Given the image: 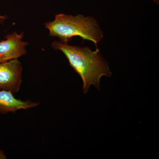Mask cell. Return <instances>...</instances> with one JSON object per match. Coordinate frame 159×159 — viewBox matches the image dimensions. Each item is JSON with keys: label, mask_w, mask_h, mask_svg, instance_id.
<instances>
[{"label": "cell", "mask_w": 159, "mask_h": 159, "mask_svg": "<svg viewBox=\"0 0 159 159\" xmlns=\"http://www.w3.org/2000/svg\"><path fill=\"white\" fill-rule=\"evenodd\" d=\"M7 17L6 16L0 15V24H3L7 19Z\"/></svg>", "instance_id": "8992f818"}, {"label": "cell", "mask_w": 159, "mask_h": 159, "mask_svg": "<svg viewBox=\"0 0 159 159\" xmlns=\"http://www.w3.org/2000/svg\"><path fill=\"white\" fill-rule=\"evenodd\" d=\"M24 35L23 32L19 34L14 32L0 41V63L18 59L27 54L26 47L29 44L22 40Z\"/></svg>", "instance_id": "277c9868"}, {"label": "cell", "mask_w": 159, "mask_h": 159, "mask_svg": "<svg viewBox=\"0 0 159 159\" xmlns=\"http://www.w3.org/2000/svg\"><path fill=\"white\" fill-rule=\"evenodd\" d=\"M52 37H57L62 43H68L74 37L91 41L97 48V43L103 38V33L97 20L90 16H77L62 13L55 15L54 20L44 24Z\"/></svg>", "instance_id": "7a4b0ae2"}, {"label": "cell", "mask_w": 159, "mask_h": 159, "mask_svg": "<svg viewBox=\"0 0 159 159\" xmlns=\"http://www.w3.org/2000/svg\"><path fill=\"white\" fill-rule=\"evenodd\" d=\"M153 2L156 3L157 4H159V0H153Z\"/></svg>", "instance_id": "ba28073f"}, {"label": "cell", "mask_w": 159, "mask_h": 159, "mask_svg": "<svg viewBox=\"0 0 159 159\" xmlns=\"http://www.w3.org/2000/svg\"><path fill=\"white\" fill-rule=\"evenodd\" d=\"M39 104V102L16 99L10 91L0 90V113H14L20 110L36 107Z\"/></svg>", "instance_id": "5b68a950"}, {"label": "cell", "mask_w": 159, "mask_h": 159, "mask_svg": "<svg viewBox=\"0 0 159 159\" xmlns=\"http://www.w3.org/2000/svg\"><path fill=\"white\" fill-rule=\"evenodd\" d=\"M23 66L18 59L0 63V90L13 94L19 91L22 82Z\"/></svg>", "instance_id": "3957f363"}, {"label": "cell", "mask_w": 159, "mask_h": 159, "mask_svg": "<svg viewBox=\"0 0 159 159\" xmlns=\"http://www.w3.org/2000/svg\"><path fill=\"white\" fill-rule=\"evenodd\" d=\"M51 46L65 54L70 66L81 77L84 94L87 93L91 85L100 89L101 77L112 76L108 63L102 57L98 48L93 51L89 47L71 46L57 41L52 42Z\"/></svg>", "instance_id": "6da1fadb"}, {"label": "cell", "mask_w": 159, "mask_h": 159, "mask_svg": "<svg viewBox=\"0 0 159 159\" xmlns=\"http://www.w3.org/2000/svg\"><path fill=\"white\" fill-rule=\"evenodd\" d=\"M7 158L5 154L3 151L0 150V159H6Z\"/></svg>", "instance_id": "52a82bcc"}]
</instances>
